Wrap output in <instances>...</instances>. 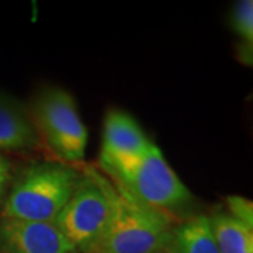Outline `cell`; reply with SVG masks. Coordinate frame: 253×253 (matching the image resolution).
<instances>
[{"instance_id":"obj_1","label":"cell","mask_w":253,"mask_h":253,"mask_svg":"<svg viewBox=\"0 0 253 253\" xmlns=\"http://www.w3.org/2000/svg\"><path fill=\"white\" fill-rule=\"evenodd\" d=\"M96 168L146 207L176 221L191 215L194 196L154 142L138 158L99 159Z\"/></svg>"},{"instance_id":"obj_2","label":"cell","mask_w":253,"mask_h":253,"mask_svg":"<svg viewBox=\"0 0 253 253\" xmlns=\"http://www.w3.org/2000/svg\"><path fill=\"white\" fill-rule=\"evenodd\" d=\"M97 177L109 199L110 217L86 253H161L177 221L144 206L99 169Z\"/></svg>"},{"instance_id":"obj_3","label":"cell","mask_w":253,"mask_h":253,"mask_svg":"<svg viewBox=\"0 0 253 253\" xmlns=\"http://www.w3.org/2000/svg\"><path fill=\"white\" fill-rule=\"evenodd\" d=\"M81 169L59 161H34L11 177L1 218L54 222L71 199Z\"/></svg>"},{"instance_id":"obj_4","label":"cell","mask_w":253,"mask_h":253,"mask_svg":"<svg viewBox=\"0 0 253 253\" xmlns=\"http://www.w3.org/2000/svg\"><path fill=\"white\" fill-rule=\"evenodd\" d=\"M27 107L41 142L59 162L68 165L83 162L89 132L76 100L69 91L52 84L42 86Z\"/></svg>"},{"instance_id":"obj_5","label":"cell","mask_w":253,"mask_h":253,"mask_svg":"<svg viewBox=\"0 0 253 253\" xmlns=\"http://www.w3.org/2000/svg\"><path fill=\"white\" fill-rule=\"evenodd\" d=\"M110 204L94 165H82L81 179L54 224L79 253L97 242L109 222Z\"/></svg>"},{"instance_id":"obj_6","label":"cell","mask_w":253,"mask_h":253,"mask_svg":"<svg viewBox=\"0 0 253 253\" xmlns=\"http://www.w3.org/2000/svg\"><path fill=\"white\" fill-rule=\"evenodd\" d=\"M0 253H79L54 222L0 219Z\"/></svg>"},{"instance_id":"obj_7","label":"cell","mask_w":253,"mask_h":253,"mask_svg":"<svg viewBox=\"0 0 253 253\" xmlns=\"http://www.w3.org/2000/svg\"><path fill=\"white\" fill-rule=\"evenodd\" d=\"M103 144L99 159H132L146 152L152 141L129 113L110 109L103 121Z\"/></svg>"},{"instance_id":"obj_8","label":"cell","mask_w":253,"mask_h":253,"mask_svg":"<svg viewBox=\"0 0 253 253\" xmlns=\"http://www.w3.org/2000/svg\"><path fill=\"white\" fill-rule=\"evenodd\" d=\"M42 146L28 107L0 90V152H34Z\"/></svg>"},{"instance_id":"obj_9","label":"cell","mask_w":253,"mask_h":253,"mask_svg":"<svg viewBox=\"0 0 253 253\" xmlns=\"http://www.w3.org/2000/svg\"><path fill=\"white\" fill-rule=\"evenodd\" d=\"M161 253H218L208 214H191L177 221Z\"/></svg>"},{"instance_id":"obj_10","label":"cell","mask_w":253,"mask_h":253,"mask_svg":"<svg viewBox=\"0 0 253 253\" xmlns=\"http://www.w3.org/2000/svg\"><path fill=\"white\" fill-rule=\"evenodd\" d=\"M218 253H253V229L217 208L210 215Z\"/></svg>"},{"instance_id":"obj_11","label":"cell","mask_w":253,"mask_h":253,"mask_svg":"<svg viewBox=\"0 0 253 253\" xmlns=\"http://www.w3.org/2000/svg\"><path fill=\"white\" fill-rule=\"evenodd\" d=\"M229 26L241 44L253 45V1L239 0L229 13Z\"/></svg>"},{"instance_id":"obj_12","label":"cell","mask_w":253,"mask_h":253,"mask_svg":"<svg viewBox=\"0 0 253 253\" xmlns=\"http://www.w3.org/2000/svg\"><path fill=\"white\" fill-rule=\"evenodd\" d=\"M225 211L236 221L253 229V203L242 196L225 197Z\"/></svg>"},{"instance_id":"obj_13","label":"cell","mask_w":253,"mask_h":253,"mask_svg":"<svg viewBox=\"0 0 253 253\" xmlns=\"http://www.w3.org/2000/svg\"><path fill=\"white\" fill-rule=\"evenodd\" d=\"M10 181H11V162L7 156L0 154V208L6 199Z\"/></svg>"},{"instance_id":"obj_14","label":"cell","mask_w":253,"mask_h":253,"mask_svg":"<svg viewBox=\"0 0 253 253\" xmlns=\"http://www.w3.org/2000/svg\"><path fill=\"white\" fill-rule=\"evenodd\" d=\"M236 58H238L239 62L244 63L245 66L251 68L253 65V45L238 42V45H236Z\"/></svg>"}]
</instances>
